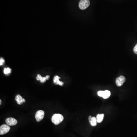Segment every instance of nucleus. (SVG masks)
<instances>
[{
    "mask_svg": "<svg viewBox=\"0 0 137 137\" xmlns=\"http://www.w3.org/2000/svg\"><path fill=\"white\" fill-rule=\"evenodd\" d=\"M64 120L63 116L59 114H54L51 118L52 122L55 125H58L61 123Z\"/></svg>",
    "mask_w": 137,
    "mask_h": 137,
    "instance_id": "1",
    "label": "nucleus"
},
{
    "mask_svg": "<svg viewBox=\"0 0 137 137\" xmlns=\"http://www.w3.org/2000/svg\"><path fill=\"white\" fill-rule=\"evenodd\" d=\"M90 5L89 0H80L79 2V7L81 10H85Z\"/></svg>",
    "mask_w": 137,
    "mask_h": 137,
    "instance_id": "2",
    "label": "nucleus"
},
{
    "mask_svg": "<svg viewBox=\"0 0 137 137\" xmlns=\"http://www.w3.org/2000/svg\"><path fill=\"white\" fill-rule=\"evenodd\" d=\"M45 115V112L43 110H39L36 112L35 118L37 122H40L44 119Z\"/></svg>",
    "mask_w": 137,
    "mask_h": 137,
    "instance_id": "3",
    "label": "nucleus"
},
{
    "mask_svg": "<svg viewBox=\"0 0 137 137\" xmlns=\"http://www.w3.org/2000/svg\"><path fill=\"white\" fill-rule=\"evenodd\" d=\"M10 129L9 126L7 125H3L0 127V134L4 135L8 133Z\"/></svg>",
    "mask_w": 137,
    "mask_h": 137,
    "instance_id": "4",
    "label": "nucleus"
},
{
    "mask_svg": "<svg viewBox=\"0 0 137 137\" xmlns=\"http://www.w3.org/2000/svg\"><path fill=\"white\" fill-rule=\"evenodd\" d=\"M7 125L9 126H14L17 125V121L15 118L10 117L7 118L5 120Z\"/></svg>",
    "mask_w": 137,
    "mask_h": 137,
    "instance_id": "5",
    "label": "nucleus"
},
{
    "mask_svg": "<svg viewBox=\"0 0 137 137\" xmlns=\"http://www.w3.org/2000/svg\"><path fill=\"white\" fill-rule=\"evenodd\" d=\"M126 81V78L125 77L120 76L117 78L116 80V84L118 87H120Z\"/></svg>",
    "mask_w": 137,
    "mask_h": 137,
    "instance_id": "6",
    "label": "nucleus"
},
{
    "mask_svg": "<svg viewBox=\"0 0 137 137\" xmlns=\"http://www.w3.org/2000/svg\"><path fill=\"white\" fill-rule=\"evenodd\" d=\"M49 78V75H46V77H42L39 74L37 75V77L36 78V80H40V82L41 83H44L46 82V80H48Z\"/></svg>",
    "mask_w": 137,
    "mask_h": 137,
    "instance_id": "7",
    "label": "nucleus"
},
{
    "mask_svg": "<svg viewBox=\"0 0 137 137\" xmlns=\"http://www.w3.org/2000/svg\"><path fill=\"white\" fill-rule=\"evenodd\" d=\"M60 78H61V77L58 76V75H56L54 77L53 79V83H54V84L56 85H59L60 86H63L64 83L63 82H61V81H60V80H59V79H60Z\"/></svg>",
    "mask_w": 137,
    "mask_h": 137,
    "instance_id": "8",
    "label": "nucleus"
},
{
    "mask_svg": "<svg viewBox=\"0 0 137 137\" xmlns=\"http://www.w3.org/2000/svg\"><path fill=\"white\" fill-rule=\"evenodd\" d=\"M89 121L90 123L92 126L95 127L96 126L97 124V122L96 120V118L95 117H92L91 116L89 117Z\"/></svg>",
    "mask_w": 137,
    "mask_h": 137,
    "instance_id": "9",
    "label": "nucleus"
},
{
    "mask_svg": "<svg viewBox=\"0 0 137 137\" xmlns=\"http://www.w3.org/2000/svg\"><path fill=\"white\" fill-rule=\"evenodd\" d=\"M22 97L20 95H17L15 97V100L18 104L21 105L23 103Z\"/></svg>",
    "mask_w": 137,
    "mask_h": 137,
    "instance_id": "10",
    "label": "nucleus"
},
{
    "mask_svg": "<svg viewBox=\"0 0 137 137\" xmlns=\"http://www.w3.org/2000/svg\"><path fill=\"white\" fill-rule=\"evenodd\" d=\"M104 114H98L96 116V120L97 123H100L103 120Z\"/></svg>",
    "mask_w": 137,
    "mask_h": 137,
    "instance_id": "11",
    "label": "nucleus"
},
{
    "mask_svg": "<svg viewBox=\"0 0 137 137\" xmlns=\"http://www.w3.org/2000/svg\"><path fill=\"white\" fill-rule=\"evenodd\" d=\"M111 93L109 90H105L104 91L103 94L102 96V98L104 99H107L110 96Z\"/></svg>",
    "mask_w": 137,
    "mask_h": 137,
    "instance_id": "12",
    "label": "nucleus"
},
{
    "mask_svg": "<svg viewBox=\"0 0 137 137\" xmlns=\"http://www.w3.org/2000/svg\"><path fill=\"white\" fill-rule=\"evenodd\" d=\"M11 69L9 68H4V74L6 75L8 74L9 73H11Z\"/></svg>",
    "mask_w": 137,
    "mask_h": 137,
    "instance_id": "13",
    "label": "nucleus"
},
{
    "mask_svg": "<svg viewBox=\"0 0 137 137\" xmlns=\"http://www.w3.org/2000/svg\"><path fill=\"white\" fill-rule=\"evenodd\" d=\"M103 91H99L98 93V95L100 97H102L103 94Z\"/></svg>",
    "mask_w": 137,
    "mask_h": 137,
    "instance_id": "14",
    "label": "nucleus"
},
{
    "mask_svg": "<svg viewBox=\"0 0 137 137\" xmlns=\"http://www.w3.org/2000/svg\"><path fill=\"white\" fill-rule=\"evenodd\" d=\"M4 60L2 58H0V66H2L3 64V63H4Z\"/></svg>",
    "mask_w": 137,
    "mask_h": 137,
    "instance_id": "15",
    "label": "nucleus"
},
{
    "mask_svg": "<svg viewBox=\"0 0 137 137\" xmlns=\"http://www.w3.org/2000/svg\"><path fill=\"white\" fill-rule=\"evenodd\" d=\"M134 51L135 54H137V44L136 45L134 48Z\"/></svg>",
    "mask_w": 137,
    "mask_h": 137,
    "instance_id": "16",
    "label": "nucleus"
},
{
    "mask_svg": "<svg viewBox=\"0 0 137 137\" xmlns=\"http://www.w3.org/2000/svg\"><path fill=\"white\" fill-rule=\"evenodd\" d=\"M23 103H24L26 102V100H25L24 98H23Z\"/></svg>",
    "mask_w": 137,
    "mask_h": 137,
    "instance_id": "17",
    "label": "nucleus"
},
{
    "mask_svg": "<svg viewBox=\"0 0 137 137\" xmlns=\"http://www.w3.org/2000/svg\"><path fill=\"white\" fill-rule=\"evenodd\" d=\"M2 104V100H0V105H1Z\"/></svg>",
    "mask_w": 137,
    "mask_h": 137,
    "instance_id": "18",
    "label": "nucleus"
}]
</instances>
